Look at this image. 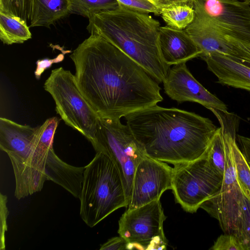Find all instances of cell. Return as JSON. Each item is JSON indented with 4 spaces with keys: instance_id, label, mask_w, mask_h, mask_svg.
Wrapping results in <instances>:
<instances>
[{
    "instance_id": "obj_1",
    "label": "cell",
    "mask_w": 250,
    "mask_h": 250,
    "mask_svg": "<svg viewBox=\"0 0 250 250\" xmlns=\"http://www.w3.org/2000/svg\"><path fill=\"white\" fill-rule=\"evenodd\" d=\"M70 57L76 84L100 118L121 119L163 100L159 83L99 34H91Z\"/></svg>"
},
{
    "instance_id": "obj_2",
    "label": "cell",
    "mask_w": 250,
    "mask_h": 250,
    "mask_svg": "<svg viewBox=\"0 0 250 250\" xmlns=\"http://www.w3.org/2000/svg\"><path fill=\"white\" fill-rule=\"evenodd\" d=\"M124 117L147 156L173 165L203 156L218 128L208 118L157 104Z\"/></svg>"
},
{
    "instance_id": "obj_3",
    "label": "cell",
    "mask_w": 250,
    "mask_h": 250,
    "mask_svg": "<svg viewBox=\"0 0 250 250\" xmlns=\"http://www.w3.org/2000/svg\"><path fill=\"white\" fill-rule=\"evenodd\" d=\"M160 22L148 14L119 6L95 13L87 30L101 35L140 65L158 83L165 80L170 69L162 57L159 43Z\"/></svg>"
},
{
    "instance_id": "obj_4",
    "label": "cell",
    "mask_w": 250,
    "mask_h": 250,
    "mask_svg": "<svg viewBox=\"0 0 250 250\" xmlns=\"http://www.w3.org/2000/svg\"><path fill=\"white\" fill-rule=\"evenodd\" d=\"M58 124V119L53 117L38 126L27 158L13 168L16 182L15 196L18 200L41 191L46 181L67 188L76 180L78 167L63 162L53 148Z\"/></svg>"
},
{
    "instance_id": "obj_5",
    "label": "cell",
    "mask_w": 250,
    "mask_h": 250,
    "mask_svg": "<svg viewBox=\"0 0 250 250\" xmlns=\"http://www.w3.org/2000/svg\"><path fill=\"white\" fill-rule=\"evenodd\" d=\"M79 199L80 216L90 228L118 208L128 207L121 174L107 155L96 152L85 166Z\"/></svg>"
},
{
    "instance_id": "obj_6",
    "label": "cell",
    "mask_w": 250,
    "mask_h": 250,
    "mask_svg": "<svg viewBox=\"0 0 250 250\" xmlns=\"http://www.w3.org/2000/svg\"><path fill=\"white\" fill-rule=\"evenodd\" d=\"M231 114L219 112L216 117L224 136L226 163L223 182L219 191L200 206L216 219L224 233L233 234L239 239L244 194L237 179L229 140Z\"/></svg>"
},
{
    "instance_id": "obj_7",
    "label": "cell",
    "mask_w": 250,
    "mask_h": 250,
    "mask_svg": "<svg viewBox=\"0 0 250 250\" xmlns=\"http://www.w3.org/2000/svg\"><path fill=\"white\" fill-rule=\"evenodd\" d=\"M43 87L52 97L56 112L65 124L94 146L99 117L79 89L75 76L62 67L54 69Z\"/></svg>"
},
{
    "instance_id": "obj_8",
    "label": "cell",
    "mask_w": 250,
    "mask_h": 250,
    "mask_svg": "<svg viewBox=\"0 0 250 250\" xmlns=\"http://www.w3.org/2000/svg\"><path fill=\"white\" fill-rule=\"evenodd\" d=\"M93 146L96 152L107 155L121 174L129 205L133 177L139 163L146 155L132 131L120 119L99 118Z\"/></svg>"
},
{
    "instance_id": "obj_9",
    "label": "cell",
    "mask_w": 250,
    "mask_h": 250,
    "mask_svg": "<svg viewBox=\"0 0 250 250\" xmlns=\"http://www.w3.org/2000/svg\"><path fill=\"white\" fill-rule=\"evenodd\" d=\"M173 165L171 189L176 202L185 211L196 212L220 189L224 176L209 164L207 150L197 160Z\"/></svg>"
},
{
    "instance_id": "obj_10",
    "label": "cell",
    "mask_w": 250,
    "mask_h": 250,
    "mask_svg": "<svg viewBox=\"0 0 250 250\" xmlns=\"http://www.w3.org/2000/svg\"><path fill=\"white\" fill-rule=\"evenodd\" d=\"M166 219L158 199L127 209L119 220L118 233L127 241V250H166L167 240L163 229Z\"/></svg>"
},
{
    "instance_id": "obj_11",
    "label": "cell",
    "mask_w": 250,
    "mask_h": 250,
    "mask_svg": "<svg viewBox=\"0 0 250 250\" xmlns=\"http://www.w3.org/2000/svg\"><path fill=\"white\" fill-rule=\"evenodd\" d=\"M225 35L250 45V3L237 0H193Z\"/></svg>"
},
{
    "instance_id": "obj_12",
    "label": "cell",
    "mask_w": 250,
    "mask_h": 250,
    "mask_svg": "<svg viewBox=\"0 0 250 250\" xmlns=\"http://www.w3.org/2000/svg\"><path fill=\"white\" fill-rule=\"evenodd\" d=\"M172 168L165 162L146 156L138 165L133 177L128 209L160 199L172 188Z\"/></svg>"
},
{
    "instance_id": "obj_13",
    "label": "cell",
    "mask_w": 250,
    "mask_h": 250,
    "mask_svg": "<svg viewBox=\"0 0 250 250\" xmlns=\"http://www.w3.org/2000/svg\"><path fill=\"white\" fill-rule=\"evenodd\" d=\"M163 83L165 93L179 104L195 102L209 110L218 109L225 112L228 110L226 104L193 77L186 63L173 65Z\"/></svg>"
},
{
    "instance_id": "obj_14",
    "label": "cell",
    "mask_w": 250,
    "mask_h": 250,
    "mask_svg": "<svg viewBox=\"0 0 250 250\" xmlns=\"http://www.w3.org/2000/svg\"><path fill=\"white\" fill-rule=\"evenodd\" d=\"M192 5L194 19L185 30L201 50L199 57L219 53L238 60L236 51L225 35L200 7Z\"/></svg>"
},
{
    "instance_id": "obj_15",
    "label": "cell",
    "mask_w": 250,
    "mask_h": 250,
    "mask_svg": "<svg viewBox=\"0 0 250 250\" xmlns=\"http://www.w3.org/2000/svg\"><path fill=\"white\" fill-rule=\"evenodd\" d=\"M37 128L0 118V149L8 155L13 168L27 158Z\"/></svg>"
},
{
    "instance_id": "obj_16",
    "label": "cell",
    "mask_w": 250,
    "mask_h": 250,
    "mask_svg": "<svg viewBox=\"0 0 250 250\" xmlns=\"http://www.w3.org/2000/svg\"><path fill=\"white\" fill-rule=\"evenodd\" d=\"M159 43L165 63L174 65L199 57L201 50L185 30L160 26Z\"/></svg>"
},
{
    "instance_id": "obj_17",
    "label": "cell",
    "mask_w": 250,
    "mask_h": 250,
    "mask_svg": "<svg viewBox=\"0 0 250 250\" xmlns=\"http://www.w3.org/2000/svg\"><path fill=\"white\" fill-rule=\"evenodd\" d=\"M208 69L218 79V83L250 92V67L219 53L201 57Z\"/></svg>"
},
{
    "instance_id": "obj_18",
    "label": "cell",
    "mask_w": 250,
    "mask_h": 250,
    "mask_svg": "<svg viewBox=\"0 0 250 250\" xmlns=\"http://www.w3.org/2000/svg\"><path fill=\"white\" fill-rule=\"evenodd\" d=\"M71 0H33L29 27H49L70 13Z\"/></svg>"
},
{
    "instance_id": "obj_19",
    "label": "cell",
    "mask_w": 250,
    "mask_h": 250,
    "mask_svg": "<svg viewBox=\"0 0 250 250\" xmlns=\"http://www.w3.org/2000/svg\"><path fill=\"white\" fill-rule=\"evenodd\" d=\"M31 38L26 21L0 12V39L4 44L22 43Z\"/></svg>"
},
{
    "instance_id": "obj_20",
    "label": "cell",
    "mask_w": 250,
    "mask_h": 250,
    "mask_svg": "<svg viewBox=\"0 0 250 250\" xmlns=\"http://www.w3.org/2000/svg\"><path fill=\"white\" fill-rule=\"evenodd\" d=\"M236 119L231 115L229 135L237 179L242 187L250 193V167L236 142Z\"/></svg>"
},
{
    "instance_id": "obj_21",
    "label": "cell",
    "mask_w": 250,
    "mask_h": 250,
    "mask_svg": "<svg viewBox=\"0 0 250 250\" xmlns=\"http://www.w3.org/2000/svg\"><path fill=\"white\" fill-rule=\"evenodd\" d=\"M160 15L167 26L185 30L193 21L195 12L192 3H183L164 8Z\"/></svg>"
},
{
    "instance_id": "obj_22",
    "label": "cell",
    "mask_w": 250,
    "mask_h": 250,
    "mask_svg": "<svg viewBox=\"0 0 250 250\" xmlns=\"http://www.w3.org/2000/svg\"><path fill=\"white\" fill-rule=\"evenodd\" d=\"M117 0H71L70 13L88 19L94 14L117 8Z\"/></svg>"
},
{
    "instance_id": "obj_23",
    "label": "cell",
    "mask_w": 250,
    "mask_h": 250,
    "mask_svg": "<svg viewBox=\"0 0 250 250\" xmlns=\"http://www.w3.org/2000/svg\"><path fill=\"white\" fill-rule=\"evenodd\" d=\"M207 157L212 167L224 176L226 153L224 136L221 127L217 128L207 149Z\"/></svg>"
},
{
    "instance_id": "obj_24",
    "label": "cell",
    "mask_w": 250,
    "mask_h": 250,
    "mask_svg": "<svg viewBox=\"0 0 250 250\" xmlns=\"http://www.w3.org/2000/svg\"><path fill=\"white\" fill-rule=\"evenodd\" d=\"M32 3L33 0H0V12L27 22L30 19Z\"/></svg>"
},
{
    "instance_id": "obj_25",
    "label": "cell",
    "mask_w": 250,
    "mask_h": 250,
    "mask_svg": "<svg viewBox=\"0 0 250 250\" xmlns=\"http://www.w3.org/2000/svg\"><path fill=\"white\" fill-rule=\"evenodd\" d=\"M241 187L244 198L239 239L246 250H250V193L241 186Z\"/></svg>"
},
{
    "instance_id": "obj_26",
    "label": "cell",
    "mask_w": 250,
    "mask_h": 250,
    "mask_svg": "<svg viewBox=\"0 0 250 250\" xmlns=\"http://www.w3.org/2000/svg\"><path fill=\"white\" fill-rule=\"evenodd\" d=\"M119 5L141 13H153L159 16L161 11L148 0H117Z\"/></svg>"
},
{
    "instance_id": "obj_27",
    "label": "cell",
    "mask_w": 250,
    "mask_h": 250,
    "mask_svg": "<svg viewBox=\"0 0 250 250\" xmlns=\"http://www.w3.org/2000/svg\"><path fill=\"white\" fill-rule=\"evenodd\" d=\"M210 250H246L244 246L237 236L227 233L218 237Z\"/></svg>"
},
{
    "instance_id": "obj_28",
    "label": "cell",
    "mask_w": 250,
    "mask_h": 250,
    "mask_svg": "<svg viewBox=\"0 0 250 250\" xmlns=\"http://www.w3.org/2000/svg\"><path fill=\"white\" fill-rule=\"evenodd\" d=\"M0 250L5 249V233L7 229V218L8 215V210L7 207V197L5 195L0 193Z\"/></svg>"
},
{
    "instance_id": "obj_29",
    "label": "cell",
    "mask_w": 250,
    "mask_h": 250,
    "mask_svg": "<svg viewBox=\"0 0 250 250\" xmlns=\"http://www.w3.org/2000/svg\"><path fill=\"white\" fill-rule=\"evenodd\" d=\"M233 44L239 55L241 63L250 67V45L237 41L229 37L226 36Z\"/></svg>"
},
{
    "instance_id": "obj_30",
    "label": "cell",
    "mask_w": 250,
    "mask_h": 250,
    "mask_svg": "<svg viewBox=\"0 0 250 250\" xmlns=\"http://www.w3.org/2000/svg\"><path fill=\"white\" fill-rule=\"evenodd\" d=\"M127 249V242L122 237L116 236L108 239L102 244L100 250H123Z\"/></svg>"
},
{
    "instance_id": "obj_31",
    "label": "cell",
    "mask_w": 250,
    "mask_h": 250,
    "mask_svg": "<svg viewBox=\"0 0 250 250\" xmlns=\"http://www.w3.org/2000/svg\"><path fill=\"white\" fill-rule=\"evenodd\" d=\"M63 59V55H59L53 59L40 60L36 62L37 67L35 71V75L37 79H40L42 74L47 68H49L53 63L61 62Z\"/></svg>"
},
{
    "instance_id": "obj_32",
    "label": "cell",
    "mask_w": 250,
    "mask_h": 250,
    "mask_svg": "<svg viewBox=\"0 0 250 250\" xmlns=\"http://www.w3.org/2000/svg\"><path fill=\"white\" fill-rule=\"evenodd\" d=\"M152 2L161 11L162 9L175 5L192 3L193 0H148Z\"/></svg>"
},
{
    "instance_id": "obj_33",
    "label": "cell",
    "mask_w": 250,
    "mask_h": 250,
    "mask_svg": "<svg viewBox=\"0 0 250 250\" xmlns=\"http://www.w3.org/2000/svg\"><path fill=\"white\" fill-rule=\"evenodd\" d=\"M239 148L250 167V138L237 136Z\"/></svg>"
},
{
    "instance_id": "obj_34",
    "label": "cell",
    "mask_w": 250,
    "mask_h": 250,
    "mask_svg": "<svg viewBox=\"0 0 250 250\" xmlns=\"http://www.w3.org/2000/svg\"><path fill=\"white\" fill-rule=\"evenodd\" d=\"M243 1H245V2H247L248 3H250V0H243Z\"/></svg>"
}]
</instances>
